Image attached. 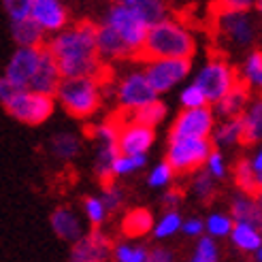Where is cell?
I'll list each match as a JSON object with an SVG mask.
<instances>
[{"label": "cell", "mask_w": 262, "mask_h": 262, "mask_svg": "<svg viewBox=\"0 0 262 262\" xmlns=\"http://www.w3.org/2000/svg\"><path fill=\"white\" fill-rule=\"evenodd\" d=\"M96 36L98 28L85 19L51 38L47 49L54 54L64 79H98L102 64Z\"/></svg>", "instance_id": "1"}, {"label": "cell", "mask_w": 262, "mask_h": 262, "mask_svg": "<svg viewBox=\"0 0 262 262\" xmlns=\"http://www.w3.org/2000/svg\"><path fill=\"white\" fill-rule=\"evenodd\" d=\"M194 49V36L179 21L166 19L149 30L147 41L135 56V60H190Z\"/></svg>", "instance_id": "2"}, {"label": "cell", "mask_w": 262, "mask_h": 262, "mask_svg": "<svg viewBox=\"0 0 262 262\" xmlns=\"http://www.w3.org/2000/svg\"><path fill=\"white\" fill-rule=\"evenodd\" d=\"M100 92L96 79H64L58 98L73 117H88L100 107Z\"/></svg>", "instance_id": "3"}, {"label": "cell", "mask_w": 262, "mask_h": 262, "mask_svg": "<svg viewBox=\"0 0 262 262\" xmlns=\"http://www.w3.org/2000/svg\"><path fill=\"white\" fill-rule=\"evenodd\" d=\"M211 13L215 15V28L228 38V43L237 47H250L254 43L256 26L247 11H228L217 3L211 5Z\"/></svg>", "instance_id": "4"}, {"label": "cell", "mask_w": 262, "mask_h": 262, "mask_svg": "<svg viewBox=\"0 0 262 262\" xmlns=\"http://www.w3.org/2000/svg\"><path fill=\"white\" fill-rule=\"evenodd\" d=\"M239 81L241 79H237L234 69L228 67L222 58H215L196 75L194 85H199L203 90V94L207 96L209 102H220Z\"/></svg>", "instance_id": "5"}, {"label": "cell", "mask_w": 262, "mask_h": 262, "mask_svg": "<svg viewBox=\"0 0 262 262\" xmlns=\"http://www.w3.org/2000/svg\"><path fill=\"white\" fill-rule=\"evenodd\" d=\"M107 26H111L113 30L120 32V36L128 43L130 51H133V58L143 49V45H145V41H147V34H149V28L137 17V13L126 3L113 5L109 9Z\"/></svg>", "instance_id": "6"}, {"label": "cell", "mask_w": 262, "mask_h": 262, "mask_svg": "<svg viewBox=\"0 0 262 262\" xmlns=\"http://www.w3.org/2000/svg\"><path fill=\"white\" fill-rule=\"evenodd\" d=\"M7 111L19 122L26 124H41L54 113V98L36 94L32 90L17 92L7 104Z\"/></svg>", "instance_id": "7"}, {"label": "cell", "mask_w": 262, "mask_h": 262, "mask_svg": "<svg viewBox=\"0 0 262 262\" xmlns=\"http://www.w3.org/2000/svg\"><path fill=\"white\" fill-rule=\"evenodd\" d=\"M211 156V145L207 139H183L171 143L166 154V162L173 166L177 173H190L199 168Z\"/></svg>", "instance_id": "8"}, {"label": "cell", "mask_w": 262, "mask_h": 262, "mask_svg": "<svg viewBox=\"0 0 262 262\" xmlns=\"http://www.w3.org/2000/svg\"><path fill=\"white\" fill-rule=\"evenodd\" d=\"M43 60V49H30V47H19L13 58L7 64L5 79L15 88L17 92L30 90V83L34 79V75L41 67Z\"/></svg>", "instance_id": "9"}, {"label": "cell", "mask_w": 262, "mask_h": 262, "mask_svg": "<svg viewBox=\"0 0 262 262\" xmlns=\"http://www.w3.org/2000/svg\"><path fill=\"white\" fill-rule=\"evenodd\" d=\"M156 92L147 79L145 73H133L128 75L126 79L120 83L117 88V100H120V107L124 111H130V113H137L141 111L143 107L156 102Z\"/></svg>", "instance_id": "10"}, {"label": "cell", "mask_w": 262, "mask_h": 262, "mask_svg": "<svg viewBox=\"0 0 262 262\" xmlns=\"http://www.w3.org/2000/svg\"><path fill=\"white\" fill-rule=\"evenodd\" d=\"M213 130V111L211 109H186L177 115L171 128V143L183 139H207Z\"/></svg>", "instance_id": "11"}, {"label": "cell", "mask_w": 262, "mask_h": 262, "mask_svg": "<svg viewBox=\"0 0 262 262\" xmlns=\"http://www.w3.org/2000/svg\"><path fill=\"white\" fill-rule=\"evenodd\" d=\"M111 245L113 243L107 234L100 228H94L73 245L71 260L73 262H109Z\"/></svg>", "instance_id": "12"}, {"label": "cell", "mask_w": 262, "mask_h": 262, "mask_svg": "<svg viewBox=\"0 0 262 262\" xmlns=\"http://www.w3.org/2000/svg\"><path fill=\"white\" fill-rule=\"evenodd\" d=\"M190 60H156L151 62L145 75L156 92H166L190 73Z\"/></svg>", "instance_id": "13"}, {"label": "cell", "mask_w": 262, "mask_h": 262, "mask_svg": "<svg viewBox=\"0 0 262 262\" xmlns=\"http://www.w3.org/2000/svg\"><path fill=\"white\" fill-rule=\"evenodd\" d=\"M156 139L154 128L141 126L137 122H126L120 139H117V147H120L122 156H145V151L151 147V143Z\"/></svg>", "instance_id": "14"}, {"label": "cell", "mask_w": 262, "mask_h": 262, "mask_svg": "<svg viewBox=\"0 0 262 262\" xmlns=\"http://www.w3.org/2000/svg\"><path fill=\"white\" fill-rule=\"evenodd\" d=\"M64 81L62 71L58 67V62L54 58V54L43 47V60H41V67H38L34 79L30 83V90L36 92V94H43V96H54L60 92V85Z\"/></svg>", "instance_id": "15"}, {"label": "cell", "mask_w": 262, "mask_h": 262, "mask_svg": "<svg viewBox=\"0 0 262 262\" xmlns=\"http://www.w3.org/2000/svg\"><path fill=\"white\" fill-rule=\"evenodd\" d=\"M32 19L45 30H62L67 26L69 13L56 0H32Z\"/></svg>", "instance_id": "16"}, {"label": "cell", "mask_w": 262, "mask_h": 262, "mask_svg": "<svg viewBox=\"0 0 262 262\" xmlns=\"http://www.w3.org/2000/svg\"><path fill=\"white\" fill-rule=\"evenodd\" d=\"M96 45H98V56L109 58V60H117V58H128L133 56L128 43L120 36V32L113 30L111 26H100L98 28V36H96Z\"/></svg>", "instance_id": "17"}, {"label": "cell", "mask_w": 262, "mask_h": 262, "mask_svg": "<svg viewBox=\"0 0 262 262\" xmlns=\"http://www.w3.org/2000/svg\"><path fill=\"white\" fill-rule=\"evenodd\" d=\"M247 98H250V83L247 81H239L228 94L217 102V115L224 117V120H237V117H243L241 113L245 111Z\"/></svg>", "instance_id": "18"}, {"label": "cell", "mask_w": 262, "mask_h": 262, "mask_svg": "<svg viewBox=\"0 0 262 262\" xmlns=\"http://www.w3.org/2000/svg\"><path fill=\"white\" fill-rule=\"evenodd\" d=\"M11 34L19 47L43 49L41 45L45 41V28L32 17L21 19V21H11Z\"/></svg>", "instance_id": "19"}, {"label": "cell", "mask_w": 262, "mask_h": 262, "mask_svg": "<svg viewBox=\"0 0 262 262\" xmlns=\"http://www.w3.org/2000/svg\"><path fill=\"white\" fill-rule=\"evenodd\" d=\"M51 228L64 241H73L77 243L83 234H81V222L69 207H58L54 213H51Z\"/></svg>", "instance_id": "20"}, {"label": "cell", "mask_w": 262, "mask_h": 262, "mask_svg": "<svg viewBox=\"0 0 262 262\" xmlns=\"http://www.w3.org/2000/svg\"><path fill=\"white\" fill-rule=\"evenodd\" d=\"M232 217L237 224L258 228L262 226V207L252 196H239L232 201Z\"/></svg>", "instance_id": "21"}, {"label": "cell", "mask_w": 262, "mask_h": 262, "mask_svg": "<svg viewBox=\"0 0 262 262\" xmlns=\"http://www.w3.org/2000/svg\"><path fill=\"white\" fill-rule=\"evenodd\" d=\"M126 5L137 13V17L147 26V28H156L158 24L166 21V7L156 0H126Z\"/></svg>", "instance_id": "22"}, {"label": "cell", "mask_w": 262, "mask_h": 262, "mask_svg": "<svg viewBox=\"0 0 262 262\" xmlns=\"http://www.w3.org/2000/svg\"><path fill=\"white\" fill-rule=\"evenodd\" d=\"M154 228V217L149 209H130V211L124 215L122 220V232L126 237H143Z\"/></svg>", "instance_id": "23"}, {"label": "cell", "mask_w": 262, "mask_h": 262, "mask_svg": "<svg viewBox=\"0 0 262 262\" xmlns=\"http://www.w3.org/2000/svg\"><path fill=\"white\" fill-rule=\"evenodd\" d=\"M245 139V122L243 117L237 120H228L222 126H217L213 130V143L217 147H226V145H234V143H243Z\"/></svg>", "instance_id": "24"}, {"label": "cell", "mask_w": 262, "mask_h": 262, "mask_svg": "<svg viewBox=\"0 0 262 262\" xmlns=\"http://www.w3.org/2000/svg\"><path fill=\"white\" fill-rule=\"evenodd\" d=\"M243 122H245V139H243L245 145L262 141V98H258L247 109V113L243 115Z\"/></svg>", "instance_id": "25"}, {"label": "cell", "mask_w": 262, "mask_h": 262, "mask_svg": "<svg viewBox=\"0 0 262 262\" xmlns=\"http://www.w3.org/2000/svg\"><path fill=\"white\" fill-rule=\"evenodd\" d=\"M232 243L245 252H260L262 250V237L254 226H245V224H234L232 230Z\"/></svg>", "instance_id": "26"}, {"label": "cell", "mask_w": 262, "mask_h": 262, "mask_svg": "<svg viewBox=\"0 0 262 262\" xmlns=\"http://www.w3.org/2000/svg\"><path fill=\"white\" fill-rule=\"evenodd\" d=\"M234 181H237V186L245 194H252V196L260 194L258 181H256V171H254V162H250L247 158L239 160L237 166H234Z\"/></svg>", "instance_id": "27"}, {"label": "cell", "mask_w": 262, "mask_h": 262, "mask_svg": "<svg viewBox=\"0 0 262 262\" xmlns=\"http://www.w3.org/2000/svg\"><path fill=\"white\" fill-rule=\"evenodd\" d=\"M51 149H54V154L58 156V158L71 160V158H75V156L79 154L81 145H79V141H77L75 135L60 133V135H56L54 139H51Z\"/></svg>", "instance_id": "28"}, {"label": "cell", "mask_w": 262, "mask_h": 262, "mask_svg": "<svg viewBox=\"0 0 262 262\" xmlns=\"http://www.w3.org/2000/svg\"><path fill=\"white\" fill-rule=\"evenodd\" d=\"M164 115H166V104L156 100V102L147 104V107H143L141 111L133 113V122H137L141 126H147V128H154Z\"/></svg>", "instance_id": "29"}, {"label": "cell", "mask_w": 262, "mask_h": 262, "mask_svg": "<svg viewBox=\"0 0 262 262\" xmlns=\"http://www.w3.org/2000/svg\"><path fill=\"white\" fill-rule=\"evenodd\" d=\"M207 230L211 232V237H226V234H232L234 230V222L228 215H222V213H213L209 215L207 220Z\"/></svg>", "instance_id": "30"}, {"label": "cell", "mask_w": 262, "mask_h": 262, "mask_svg": "<svg viewBox=\"0 0 262 262\" xmlns=\"http://www.w3.org/2000/svg\"><path fill=\"white\" fill-rule=\"evenodd\" d=\"M147 162V156H120L113 162V175H126L137 168H143Z\"/></svg>", "instance_id": "31"}, {"label": "cell", "mask_w": 262, "mask_h": 262, "mask_svg": "<svg viewBox=\"0 0 262 262\" xmlns=\"http://www.w3.org/2000/svg\"><path fill=\"white\" fill-rule=\"evenodd\" d=\"M179 100H181V104L186 109H205V104L209 102L207 100V96L203 94V90L199 88V85H188L186 90L181 92V96H179Z\"/></svg>", "instance_id": "32"}, {"label": "cell", "mask_w": 262, "mask_h": 262, "mask_svg": "<svg viewBox=\"0 0 262 262\" xmlns=\"http://www.w3.org/2000/svg\"><path fill=\"white\" fill-rule=\"evenodd\" d=\"M179 228H183L179 213H177V211H168V213L158 222V226L154 228V232H156V237H158V239H164V237H171V234L177 232Z\"/></svg>", "instance_id": "33"}, {"label": "cell", "mask_w": 262, "mask_h": 262, "mask_svg": "<svg viewBox=\"0 0 262 262\" xmlns=\"http://www.w3.org/2000/svg\"><path fill=\"white\" fill-rule=\"evenodd\" d=\"M192 262H217V245L211 237H203L199 241Z\"/></svg>", "instance_id": "34"}, {"label": "cell", "mask_w": 262, "mask_h": 262, "mask_svg": "<svg viewBox=\"0 0 262 262\" xmlns=\"http://www.w3.org/2000/svg\"><path fill=\"white\" fill-rule=\"evenodd\" d=\"M5 9L9 13L11 21H21L32 17V0H7Z\"/></svg>", "instance_id": "35"}, {"label": "cell", "mask_w": 262, "mask_h": 262, "mask_svg": "<svg viewBox=\"0 0 262 262\" xmlns=\"http://www.w3.org/2000/svg\"><path fill=\"white\" fill-rule=\"evenodd\" d=\"M260 75H262V51H252L243 67V81L254 85V81Z\"/></svg>", "instance_id": "36"}, {"label": "cell", "mask_w": 262, "mask_h": 262, "mask_svg": "<svg viewBox=\"0 0 262 262\" xmlns=\"http://www.w3.org/2000/svg\"><path fill=\"white\" fill-rule=\"evenodd\" d=\"M117 262H147L149 254L143 247H130V245H117L115 250Z\"/></svg>", "instance_id": "37"}, {"label": "cell", "mask_w": 262, "mask_h": 262, "mask_svg": "<svg viewBox=\"0 0 262 262\" xmlns=\"http://www.w3.org/2000/svg\"><path fill=\"white\" fill-rule=\"evenodd\" d=\"M102 203L107 207V211H117L124 203V192L120 188H115L113 183L102 188Z\"/></svg>", "instance_id": "38"}, {"label": "cell", "mask_w": 262, "mask_h": 262, "mask_svg": "<svg viewBox=\"0 0 262 262\" xmlns=\"http://www.w3.org/2000/svg\"><path fill=\"white\" fill-rule=\"evenodd\" d=\"M83 207H85V215L92 224H100L104 215H107V207H104L102 199H85Z\"/></svg>", "instance_id": "39"}, {"label": "cell", "mask_w": 262, "mask_h": 262, "mask_svg": "<svg viewBox=\"0 0 262 262\" xmlns=\"http://www.w3.org/2000/svg\"><path fill=\"white\" fill-rule=\"evenodd\" d=\"M173 166L168 164V162H162V164H158L151 171V175H149V186L151 188H160V186H166L168 181H171V177H173Z\"/></svg>", "instance_id": "40"}, {"label": "cell", "mask_w": 262, "mask_h": 262, "mask_svg": "<svg viewBox=\"0 0 262 262\" xmlns=\"http://www.w3.org/2000/svg\"><path fill=\"white\" fill-rule=\"evenodd\" d=\"M194 192L201 196L203 201L213 199V181H211V173H199L194 179Z\"/></svg>", "instance_id": "41"}, {"label": "cell", "mask_w": 262, "mask_h": 262, "mask_svg": "<svg viewBox=\"0 0 262 262\" xmlns=\"http://www.w3.org/2000/svg\"><path fill=\"white\" fill-rule=\"evenodd\" d=\"M207 168H209V173H211V177H217V179H222V177L226 175L224 160H222L220 151H211V156H209V160H207Z\"/></svg>", "instance_id": "42"}, {"label": "cell", "mask_w": 262, "mask_h": 262, "mask_svg": "<svg viewBox=\"0 0 262 262\" xmlns=\"http://www.w3.org/2000/svg\"><path fill=\"white\" fill-rule=\"evenodd\" d=\"M15 94H17V90L13 88V85L5 79V77H3V79H0V98H3V104H5V107H7L9 100L15 96Z\"/></svg>", "instance_id": "43"}, {"label": "cell", "mask_w": 262, "mask_h": 262, "mask_svg": "<svg viewBox=\"0 0 262 262\" xmlns=\"http://www.w3.org/2000/svg\"><path fill=\"white\" fill-rule=\"evenodd\" d=\"M203 228H205V224H203L201 220H188L186 224H183L181 230L186 232V234H190V237H199V234L203 232Z\"/></svg>", "instance_id": "44"}, {"label": "cell", "mask_w": 262, "mask_h": 262, "mask_svg": "<svg viewBox=\"0 0 262 262\" xmlns=\"http://www.w3.org/2000/svg\"><path fill=\"white\" fill-rule=\"evenodd\" d=\"M147 262H173V254L168 252V250H154V252H149V258H147Z\"/></svg>", "instance_id": "45"}, {"label": "cell", "mask_w": 262, "mask_h": 262, "mask_svg": "<svg viewBox=\"0 0 262 262\" xmlns=\"http://www.w3.org/2000/svg\"><path fill=\"white\" fill-rule=\"evenodd\" d=\"M179 199H181V192H177V190H168V192L164 194L162 203H164V205H166V207L173 211V209L177 207V203H179Z\"/></svg>", "instance_id": "46"}, {"label": "cell", "mask_w": 262, "mask_h": 262, "mask_svg": "<svg viewBox=\"0 0 262 262\" xmlns=\"http://www.w3.org/2000/svg\"><path fill=\"white\" fill-rule=\"evenodd\" d=\"M254 171L262 173V147H260V151L256 154V158H254Z\"/></svg>", "instance_id": "47"}, {"label": "cell", "mask_w": 262, "mask_h": 262, "mask_svg": "<svg viewBox=\"0 0 262 262\" xmlns=\"http://www.w3.org/2000/svg\"><path fill=\"white\" fill-rule=\"evenodd\" d=\"M254 85H258V88H262V75H260V77H258V79L254 81Z\"/></svg>", "instance_id": "48"}, {"label": "cell", "mask_w": 262, "mask_h": 262, "mask_svg": "<svg viewBox=\"0 0 262 262\" xmlns=\"http://www.w3.org/2000/svg\"><path fill=\"white\" fill-rule=\"evenodd\" d=\"M256 201H258V205H260V207H262V192H260V194H258V196H256Z\"/></svg>", "instance_id": "49"}, {"label": "cell", "mask_w": 262, "mask_h": 262, "mask_svg": "<svg viewBox=\"0 0 262 262\" xmlns=\"http://www.w3.org/2000/svg\"><path fill=\"white\" fill-rule=\"evenodd\" d=\"M256 258H258V262H262V250H260V252H256Z\"/></svg>", "instance_id": "50"}, {"label": "cell", "mask_w": 262, "mask_h": 262, "mask_svg": "<svg viewBox=\"0 0 262 262\" xmlns=\"http://www.w3.org/2000/svg\"><path fill=\"white\" fill-rule=\"evenodd\" d=\"M258 11H260V15H262V3H258Z\"/></svg>", "instance_id": "51"}]
</instances>
